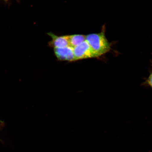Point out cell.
<instances>
[{"instance_id":"5","label":"cell","mask_w":152,"mask_h":152,"mask_svg":"<svg viewBox=\"0 0 152 152\" xmlns=\"http://www.w3.org/2000/svg\"><path fill=\"white\" fill-rule=\"evenodd\" d=\"M69 46L73 48L81 44L86 40V36L80 34L68 35Z\"/></svg>"},{"instance_id":"7","label":"cell","mask_w":152,"mask_h":152,"mask_svg":"<svg viewBox=\"0 0 152 152\" xmlns=\"http://www.w3.org/2000/svg\"><path fill=\"white\" fill-rule=\"evenodd\" d=\"M4 125V122L2 121H0V129L3 128Z\"/></svg>"},{"instance_id":"2","label":"cell","mask_w":152,"mask_h":152,"mask_svg":"<svg viewBox=\"0 0 152 152\" xmlns=\"http://www.w3.org/2000/svg\"><path fill=\"white\" fill-rule=\"evenodd\" d=\"M73 49L75 61L98 57L86 40Z\"/></svg>"},{"instance_id":"6","label":"cell","mask_w":152,"mask_h":152,"mask_svg":"<svg viewBox=\"0 0 152 152\" xmlns=\"http://www.w3.org/2000/svg\"><path fill=\"white\" fill-rule=\"evenodd\" d=\"M148 83L152 88V73L150 75L148 79Z\"/></svg>"},{"instance_id":"1","label":"cell","mask_w":152,"mask_h":152,"mask_svg":"<svg viewBox=\"0 0 152 152\" xmlns=\"http://www.w3.org/2000/svg\"><path fill=\"white\" fill-rule=\"evenodd\" d=\"M105 33V26H104L100 33L86 36V40L98 57L109 52L111 49V45L106 37Z\"/></svg>"},{"instance_id":"3","label":"cell","mask_w":152,"mask_h":152,"mask_svg":"<svg viewBox=\"0 0 152 152\" xmlns=\"http://www.w3.org/2000/svg\"><path fill=\"white\" fill-rule=\"evenodd\" d=\"M54 52L57 58L60 60L68 61H75L74 49L71 47L54 48Z\"/></svg>"},{"instance_id":"4","label":"cell","mask_w":152,"mask_h":152,"mask_svg":"<svg viewBox=\"0 0 152 152\" xmlns=\"http://www.w3.org/2000/svg\"><path fill=\"white\" fill-rule=\"evenodd\" d=\"M48 34L52 39V41L49 42V45L54 48L69 46L68 35L58 36L52 33Z\"/></svg>"},{"instance_id":"8","label":"cell","mask_w":152,"mask_h":152,"mask_svg":"<svg viewBox=\"0 0 152 152\" xmlns=\"http://www.w3.org/2000/svg\"><path fill=\"white\" fill-rule=\"evenodd\" d=\"M3 1H5V2H7L9 1V0H3Z\"/></svg>"}]
</instances>
